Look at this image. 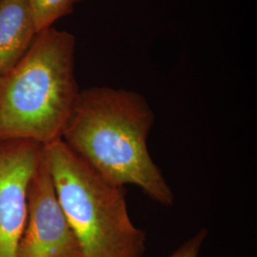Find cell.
<instances>
[{"instance_id":"cell-1","label":"cell","mask_w":257,"mask_h":257,"mask_svg":"<svg viewBox=\"0 0 257 257\" xmlns=\"http://www.w3.org/2000/svg\"><path fill=\"white\" fill-rule=\"evenodd\" d=\"M155 114L146 98L126 89L92 87L79 92L61 139L114 185L139 187L166 206L174 193L148 150Z\"/></svg>"},{"instance_id":"cell-2","label":"cell","mask_w":257,"mask_h":257,"mask_svg":"<svg viewBox=\"0 0 257 257\" xmlns=\"http://www.w3.org/2000/svg\"><path fill=\"white\" fill-rule=\"evenodd\" d=\"M75 38L55 27L38 32L27 53L0 75V141L61 139L79 95Z\"/></svg>"},{"instance_id":"cell-3","label":"cell","mask_w":257,"mask_h":257,"mask_svg":"<svg viewBox=\"0 0 257 257\" xmlns=\"http://www.w3.org/2000/svg\"><path fill=\"white\" fill-rule=\"evenodd\" d=\"M55 193L83 257H142L145 233L128 216L123 187L96 173L62 139L45 145Z\"/></svg>"},{"instance_id":"cell-4","label":"cell","mask_w":257,"mask_h":257,"mask_svg":"<svg viewBox=\"0 0 257 257\" xmlns=\"http://www.w3.org/2000/svg\"><path fill=\"white\" fill-rule=\"evenodd\" d=\"M17 257H83L80 243L58 202L45 146L29 185L27 219Z\"/></svg>"},{"instance_id":"cell-5","label":"cell","mask_w":257,"mask_h":257,"mask_svg":"<svg viewBox=\"0 0 257 257\" xmlns=\"http://www.w3.org/2000/svg\"><path fill=\"white\" fill-rule=\"evenodd\" d=\"M37 141H0V257H17L27 219L29 185L43 154Z\"/></svg>"},{"instance_id":"cell-6","label":"cell","mask_w":257,"mask_h":257,"mask_svg":"<svg viewBox=\"0 0 257 257\" xmlns=\"http://www.w3.org/2000/svg\"><path fill=\"white\" fill-rule=\"evenodd\" d=\"M37 34L27 0H0V75L27 53Z\"/></svg>"},{"instance_id":"cell-7","label":"cell","mask_w":257,"mask_h":257,"mask_svg":"<svg viewBox=\"0 0 257 257\" xmlns=\"http://www.w3.org/2000/svg\"><path fill=\"white\" fill-rule=\"evenodd\" d=\"M37 32L53 27L54 23L73 13L74 0H27Z\"/></svg>"},{"instance_id":"cell-8","label":"cell","mask_w":257,"mask_h":257,"mask_svg":"<svg viewBox=\"0 0 257 257\" xmlns=\"http://www.w3.org/2000/svg\"><path fill=\"white\" fill-rule=\"evenodd\" d=\"M207 233L208 230L205 229L199 230L191 238L188 239L169 257H198Z\"/></svg>"},{"instance_id":"cell-9","label":"cell","mask_w":257,"mask_h":257,"mask_svg":"<svg viewBox=\"0 0 257 257\" xmlns=\"http://www.w3.org/2000/svg\"><path fill=\"white\" fill-rule=\"evenodd\" d=\"M74 1H75V3H76V2H79V1H81V0H74Z\"/></svg>"}]
</instances>
